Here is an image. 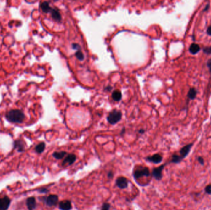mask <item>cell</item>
Here are the masks:
<instances>
[{"mask_svg":"<svg viewBox=\"0 0 211 210\" xmlns=\"http://www.w3.org/2000/svg\"><path fill=\"white\" fill-rule=\"evenodd\" d=\"M193 40H194V41L195 40H194V35L193 36Z\"/></svg>","mask_w":211,"mask_h":210,"instance_id":"cell-35","label":"cell"},{"mask_svg":"<svg viewBox=\"0 0 211 210\" xmlns=\"http://www.w3.org/2000/svg\"><path fill=\"white\" fill-rule=\"evenodd\" d=\"M149 176H150V171L149 169L146 167L135 170L133 172V177L136 181L140 178H142L143 177Z\"/></svg>","mask_w":211,"mask_h":210,"instance_id":"cell-3","label":"cell"},{"mask_svg":"<svg viewBox=\"0 0 211 210\" xmlns=\"http://www.w3.org/2000/svg\"><path fill=\"white\" fill-rule=\"evenodd\" d=\"M59 208L61 210H71L72 208L71 201L69 200H63L59 203Z\"/></svg>","mask_w":211,"mask_h":210,"instance_id":"cell-13","label":"cell"},{"mask_svg":"<svg viewBox=\"0 0 211 210\" xmlns=\"http://www.w3.org/2000/svg\"><path fill=\"white\" fill-rule=\"evenodd\" d=\"M193 146V143L188 144L183 146L182 148L180 150V151H179L180 155H179L181 156V158H182L183 160L185 159L186 157L188 155H189Z\"/></svg>","mask_w":211,"mask_h":210,"instance_id":"cell-7","label":"cell"},{"mask_svg":"<svg viewBox=\"0 0 211 210\" xmlns=\"http://www.w3.org/2000/svg\"><path fill=\"white\" fill-rule=\"evenodd\" d=\"M206 65H207V67H208L210 73L211 74V58L209 59L208 60V61H207V63H206Z\"/></svg>","mask_w":211,"mask_h":210,"instance_id":"cell-27","label":"cell"},{"mask_svg":"<svg viewBox=\"0 0 211 210\" xmlns=\"http://www.w3.org/2000/svg\"><path fill=\"white\" fill-rule=\"evenodd\" d=\"M40 7L42 10V11L44 13H49L51 12V10H52V7L50 6L48 2L47 1H44L42 2L40 4Z\"/></svg>","mask_w":211,"mask_h":210,"instance_id":"cell-16","label":"cell"},{"mask_svg":"<svg viewBox=\"0 0 211 210\" xmlns=\"http://www.w3.org/2000/svg\"><path fill=\"white\" fill-rule=\"evenodd\" d=\"M202 51H203V52L206 54H208V55L211 54V46L203 48Z\"/></svg>","mask_w":211,"mask_h":210,"instance_id":"cell-23","label":"cell"},{"mask_svg":"<svg viewBox=\"0 0 211 210\" xmlns=\"http://www.w3.org/2000/svg\"><path fill=\"white\" fill-rule=\"evenodd\" d=\"M45 148H46V144H45L44 142H41L40 144L36 146L35 148V151L37 154H40L44 152Z\"/></svg>","mask_w":211,"mask_h":210,"instance_id":"cell-18","label":"cell"},{"mask_svg":"<svg viewBox=\"0 0 211 210\" xmlns=\"http://www.w3.org/2000/svg\"><path fill=\"white\" fill-rule=\"evenodd\" d=\"M197 96V90L194 88H191L190 89L189 91L187 94V97L189 100H194L196 99Z\"/></svg>","mask_w":211,"mask_h":210,"instance_id":"cell-17","label":"cell"},{"mask_svg":"<svg viewBox=\"0 0 211 210\" xmlns=\"http://www.w3.org/2000/svg\"><path fill=\"white\" fill-rule=\"evenodd\" d=\"M201 47L199 44L196 43H192L189 48V52L193 55L196 54L201 51Z\"/></svg>","mask_w":211,"mask_h":210,"instance_id":"cell-14","label":"cell"},{"mask_svg":"<svg viewBox=\"0 0 211 210\" xmlns=\"http://www.w3.org/2000/svg\"><path fill=\"white\" fill-rule=\"evenodd\" d=\"M48 190L47 189H41L39 190V192L41 193H47L48 192Z\"/></svg>","mask_w":211,"mask_h":210,"instance_id":"cell-29","label":"cell"},{"mask_svg":"<svg viewBox=\"0 0 211 210\" xmlns=\"http://www.w3.org/2000/svg\"><path fill=\"white\" fill-rule=\"evenodd\" d=\"M66 155H67V153L65 151L55 152L53 154H52V156H53L56 160H61L65 156H66Z\"/></svg>","mask_w":211,"mask_h":210,"instance_id":"cell-19","label":"cell"},{"mask_svg":"<svg viewBox=\"0 0 211 210\" xmlns=\"http://www.w3.org/2000/svg\"><path fill=\"white\" fill-rule=\"evenodd\" d=\"M112 99L116 101H119L122 98V94L119 90H115L112 94Z\"/></svg>","mask_w":211,"mask_h":210,"instance_id":"cell-21","label":"cell"},{"mask_svg":"<svg viewBox=\"0 0 211 210\" xmlns=\"http://www.w3.org/2000/svg\"><path fill=\"white\" fill-rule=\"evenodd\" d=\"M59 198L57 195H49L45 199V203L49 207L56 206L58 203Z\"/></svg>","mask_w":211,"mask_h":210,"instance_id":"cell-6","label":"cell"},{"mask_svg":"<svg viewBox=\"0 0 211 210\" xmlns=\"http://www.w3.org/2000/svg\"><path fill=\"white\" fill-rule=\"evenodd\" d=\"M50 13L51 14L52 18L53 19L55 20H56L57 22H60L61 20V18H62L61 15L57 9L52 8Z\"/></svg>","mask_w":211,"mask_h":210,"instance_id":"cell-15","label":"cell"},{"mask_svg":"<svg viewBox=\"0 0 211 210\" xmlns=\"http://www.w3.org/2000/svg\"><path fill=\"white\" fill-rule=\"evenodd\" d=\"M166 164H162V165L155 168L152 171L153 176L157 180V181H161L162 178V171L165 168Z\"/></svg>","mask_w":211,"mask_h":210,"instance_id":"cell-4","label":"cell"},{"mask_svg":"<svg viewBox=\"0 0 211 210\" xmlns=\"http://www.w3.org/2000/svg\"><path fill=\"white\" fill-rule=\"evenodd\" d=\"M197 160L198 161V163L201 164V165H204V164H205V161H204V159H203V157L202 156H198V158H197Z\"/></svg>","mask_w":211,"mask_h":210,"instance_id":"cell-26","label":"cell"},{"mask_svg":"<svg viewBox=\"0 0 211 210\" xmlns=\"http://www.w3.org/2000/svg\"><path fill=\"white\" fill-rule=\"evenodd\" d=\"M116 185L120 189H125L127 188L129 181L125 177H119L116 179Z\"/></svg>","mask_w":211,"mask_h":210,"instance_id":"cell-9","label":"cell"},{"mask_svg":"<svg viewBox=\"0 0 211 210\" xmlns=\"http://www.w3.org/2000/svg\"><path fill=\"white\" fill-rule=\"evenodd\" d=\"M25 142L22 139H17L13 142V148L17 150L18 152H23L25 151Z\"/></svg>","mask_w":211,"mask_h":210,"instance_id":"cell-8","label":"cell"},{"mask_svg":"<svg viewBox=\"0 0 211 210\" xmlns=\"http://www.w3.org/2000/svg\"><path fill=\"white\" fill-rule=\"evenodd\" d=\"M183 159L181 158V156L177 154H174L172 156V159L170 161V163H172L174 164H178L180 162H182Z\"/></svg>","mask_w":211,"mask_h":210,"instance_id":"cell-20","label":"cell"},{"mask_svg":"<svg viewBox=\"0 0 211 210\" xmlns=\"http://www.w3.org/2000/svg\"><path fill=\"white\" fill-rule=\"evenodd\" d=\"M209 7H210V5L209 4H207L206 6H205V7H204V9H203V11H202V12H206V11H208V9H209Z\"/></svg>","mask_w":211,"mask_h":210,"instance_id":"cell-32","label":"cell"},{"mask_svg":"<svg viewBox=\"0 0 211 210\" xmlns=\"http://www.w3.org/2000/svg\"><path fill=\"white\" fill-rule=\"evenodd\" d=\"M206 33L209 36H211V25H210L207 27Z\"/></svg>","mask_w":211,"mask_h":210,"instance_id":"cell-30","label":"cell"},{"mask_svg":"<svg viewBox=\"0 0 211 210\" xmlns=\"http://www.w3.org/2000/svg\"><path fill=\"white\" fill-rule=\"evenodd\" d=\"M5 117L7 121L13 123H21L25 119L24 112L18 109L9 110L7 112Z\"/></svg>","mask_w":211,"mask_h":210,"instance_id":"cell-1","label":"cell"},{"mask_svg":"<svg viewBox=\"0 0 211 210\" xmlns=\"http://www.w3.org/2000/svg\"><path fill=\"white\" fill-rule=\"evenodd\" d=\"M139 133H141V134L144 133H145V130H140L139 131Z\"/></svg>","mask_w":211,"mask_h":210,"instance_id":"cell-33","label":"cell"},{"mask_svg":"<svg viewBox=\"0 0 211 210\" xmlns=\"http://www.w3.org/2000/svg\"><path fill=\"white\" fill-rule=\"evenodd\" d=\"M204 191H205L206 193H207V195H211V184H210L207 185L205 187Z\"/></svg>","mask_w":211,"mask_h":210,"instance_id":"cell-24","label":"cell"},{"mask_svg":"<svg viewBox=\"0 0 211 210\" xmlns=\"http://www.w3.org/2000/svg\"><path fill=\"white\" fill-rule=\"evenodd\" d=\"M162 156L159 154H154L152 156H149L146 158V160L149 162L154 164H159L162 161Z\"/></svg>","mask_w":211,"mask_h":210,"instance_id":"cell-10","label":"cell"},{"mask_svg":"<svg viewBox=\"0 0 211 210\" xmlns=\"http://www.w3.org/2000/svg\"><path fill=\"white\" fill-rule=\"evenodd\" d=\"M26 206L28 210H35L36 208V201L34 197H31L26 200Z\"/></svg>","mask_w":211,"mask_h":210,"instance_id":"cell-12","label":"cell"},{"mask_svg":"<svg viewBox=\"0 0 211 210\" xmlns=\"http://www.w3.org/2000/svg\"><path fill=\"white\" fill-rule=\"evenodd\" d=\"M111 205L108 203H104L101 207V210H109Z\"/></svg>","mask_w":211,"mask_h":210,"instance_id":"cell-25","label":"cell"},{"mask_svg":"<svg viewBox=\"0 0 211 210\" xmlns=\"http://www.w3.org/2000/svg\"><path fill=\"white\" fill-rule=\"evenodd\" d=\"M75 56H76V57L79 60H80V61H83L85 58L84 54H83V52L80 49L77 50V51L76 52V53H75Z\"/></svg>","mask_w":211,"mask_h":210,"instance_id":"cell-22","label":"cell"},{"mask_svg":"<svg viewBox=\"0 0 211 210\" xmlns=\"http://www.w3.org/2000/svg\"><path fill=\"white\" fill-rule=\"evenodd\" d=\"M124 133H125V130H124V129H123V130H122V132L120 133V134H123Z\"/></svg>","mask_w":211,"mask_h":210,"instance_id":"cell-34","label":"cell"},{"mask_svg":"<svg viewBox=\"0 0 211 210\" xmlns=\"http://www.w3.org/2000/svg\"><path fill=\"white\" fill-rule=\"evenodd\" d=\"M11 200L10 198L5 196L2 198H0V210H7L10 206Z\"/></svg>","mask_w":211,"mask_h":210,"instance_id":"cell-5","label":"cell"},{"mask_svg":"<svg viewBox=\"0 0 211 210\" xmlns=\"http://www.w3.org/2000/svg\"><path fill=\"white\" fill-rule=\"evenodd\" d=\"M76 159H77V156L75 155L74 154L67 155L62 163V166H65L67 164H68V166H71L75 163V161H76Z\"/></svg>","mask_w":211,"mask_h":210,"instance_id":"cell-11","label":"cell"},{"mask_svg":"<svg viewBox=\"0 0 211 210\" xmlns=\"http://www.w3.org/2000/svg\"><path fill=\"white\" fill-rule=\"evenodd\" d=\"M121 118H122L121 112L117 110H114L110 112L107 118L108 122L110 124L114 125L117 122H119Z\"/></svg>","mask_w":211,"mask_h":210,"instance_id":"cell-2","label":"cell"},{"mask_svg":"<svg viewBox=\"0 0 211 210\" xmlns=\"http://www.w3.org/2000/svg\"><path fill=\"white\" fill-rule=\"evenodd\" d=\"M113 176H114V173H113V172H112V171H109L108 174V177L109 179H112V178L113 177Z\"/></svg>","mask_w":211,"mask_h":210,"instance_id":"cell-31","label":"cell"},{"mask_svg":"<svg viewBox=\"0 0 211 210\" xmlns=\"http://www.w3.org/2000/svg\"><path fill=\"white\" fill-rule=\"evenodd\" d=\"M72 48L73 49L79 50V49H80V45L79 44L73 43V44H72Z\"/></svg>","mask_w":211,"mask_h":210,"instance_id":"cell-28","label":"cell"}]
</instances>
